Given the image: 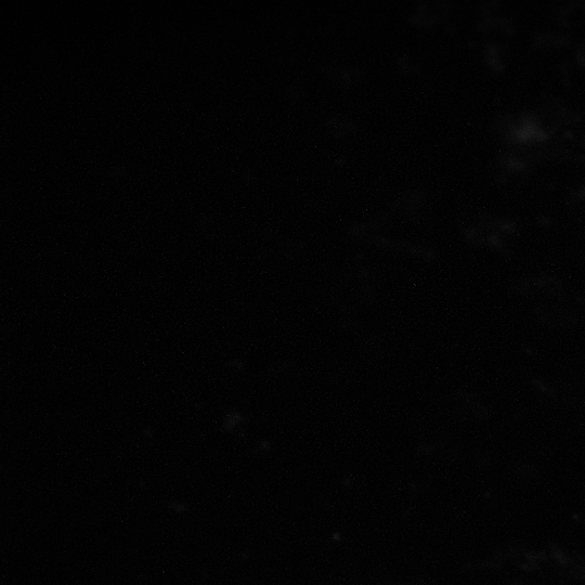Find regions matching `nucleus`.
<instances>
[]
</instances>
